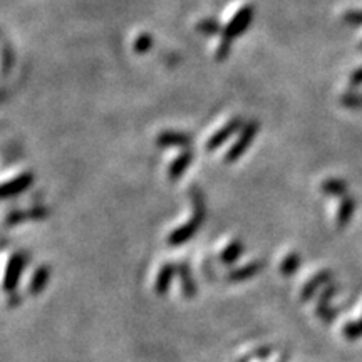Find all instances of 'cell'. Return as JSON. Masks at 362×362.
<instances>
[{
    "instance_id": "6da1fadb",
    "label": "cell",
    "mask_w": 362,
    "mask_h": 362,
    "mask_svg": "<svg viewBox=\"0 0 362 362\" xmlns=\"http://www.w3.org/2000/svg\"><path fill=\"white\" fill-rule=\"evenodd\" d=\"M259 130H260V123L257 119H252L248 121V123H245L243 128H241L239 138H236L235 143L232 144L230 150H228L227 155H225V161H227V163H235L236 160H240L241 156L247 153L248 148H250L253 139L257 138Z\"/></svg>"
},
{
    "instance_id": "7a4b0ae2",
    "label": "cell",
    "mask_w": 362,
    "mask_h": 362,
    "mask_svg": "<svg viewBox=\"0 0 362 362\" xmlns=\"http://www.w3.org/2000/svg\"><path fill=\"white\" fill-rule=\"evenodd\" d=\"M253 20V7L252 6H243L241 9H239L235 15H233L230 22L223 27V32H221V42L232 44L236 37H240L241 34L247 32L248 27H250Z\"/></svg>"
},
{
    "instance_id": "3957f363",
    "label": "cell",
    "mask_w": 362,
    "mask_h": 362,
    "mask_svg": "<svg viewBox=\"0 0 362 362\" xmlns=\"http://www.w3.org/2000/svg\"><path fill=\"white\" fill-rule=\"evenodd\" d=\"M243 124H245L243 118H240V116H236V118H232L230 121H227V123H225L223 126H221L220 130L215 132V135H212V138L208 139L207 150L208 151L218 150V148L225 143V141H228V138H232L235 132L241 131Z\"/></svg>"
},
{
    "instance_id": "277c9868",
    "label": "cell",
    "mask_w": 362,
    "mask_h": 362,
    "mask_svg": "<svg viewBox=\"0 0 362 362\" xmlns=\"http://www.w3.org/2000/svg\"><path fill=\"white\" fill-rule=\"evenodd\" d=\"M193 138L188 132L163 131L156 136V146L160 148H190Z\"/></svg>"
},
{
    "instance_id": "5b68a950",
    "label": "cell",
    "mask_w": 362,
    "mask_h": 362,
    "mask_svg": "<svg viewBox=\"0 0 362 362\" xmlns=\"http://www.w3.org/2000/svg\"><path fill=\"white\" fill-rule=\"evenodd\" d=\"M191 161H193V151L191 150L181 151L180 155L171 161L170 168H168V175H170V180H178L180 176L184 173V170L190 166Z\"/></svg>"
},
{
    "instance_id": "8992f818",
    "label": "cell",
    "mask_w": 362,
    "mask_h": 362,
    "mask_svg": "<svg viewBox=\"0 0 362 362\" xmlns=\"http://www.w3.org/2000/svg\"><path fill=\"white\" fill-rule=\"evenodd\" d=\"M34 181V175L31 171L22 173V175L17 176V178L10 180L9 183L3 184V196H12V195H17V193L24 191L27 187H31V183Z\"/></svg>"
},
{
    "instance_id": "52a82bcc",
    "label": "cell",
    "mask_w": 362,
    "mask_h": 362,
    "mask_svg": "<svg viewBox=\"0 0 362 362\" xmlns=\"http://www.w3.org/2000/svg\"><path fill=\"white\" fill-rule=\"evenodd\" d=\"M196 31L201 32V34H205V35H216V34H221V32H223V27H221V24L216 19L208 17V19L200 20V22L196 24Z\"/></svg>"
},
{
    "instance_id": "ba28073f",
    "label": "cell",
    "mask_w": 362,
    "mask_h": 362,
    "mask_svg": "<svg viewBox=\"0 0 362 362\" xmlns=\"http://www.w3.org/2000/svg\"><path fill=\"white\" fill-rule=\"evenodd\" d=\"M132 49H135L136 54H146L148 51L153 49V35L148 34V32L139 34L135 44H132Z\"/></svg>"
},
{
    "instance_id": "9c48e42d",
    "label": "cell",
    "mask_w": 362,
    "mask_h": 362,
    "mask_svg": "<svg viewBox=\"0 0 362 362\" xmlns=\"http://www.w3.org/2000/svg\"><path fill=\"white\" fill-rule=\"evenodd\" d=\"M341 103L349 110H362V94L354 91H345L341 96Z\"/></svg>"
},
{
    "instance_id": "30bf717a",
    "label": "cell",
    "mask_w": 362,
    "mask_h": 362,
    "mask_svg": "<svg viewBox=\"0 0 362 362\" xmlns=\"http://www.w3.org/2000/svg\"><path fill=\"white\" fill-rule=\"evenodd\" d=\"M322 190H324L325 193H329V195H344L345 190V183L342 180H336V178H331L325 181L324 184H322Z\"/></svg>"
},
{
    "instance_id": "8fae6325",
    "label": "cell",
    "mask_w": 362,
    "mask_h": 362,
    "mask_svg": "<svg viewBox=\"0 0 362 362\" xmlns=\"http://www.w3.org/2000/svg\"><path fill=\"white\" fill-rule=\"evenodd\" d=\"M354 212V200L352 198H345L342 201L341 210H339V223H345V221L351 220V215Z\"/></svg>"
},
{
    "instance_id": "7c38bea8",
    "label": "cell",
    "mask_w": 362,
    "mask_h": 362,
    "mask_svg": "<svg viewBox=\"0 0 362 362\" xmlns=\"http://www.w3.org/2000/svg\"><path fill=\"white\" fill-rule=\"evenodd\" d=\"M344 22L351 26H362V10H349L344 14Z\"/></svg>"
},
{
    "instance_id": "4fadbf2b",
    "label": "cell",
    "mask_w": 362,
    "mask_h": 362,
    "mask_svg": "<svg viewBox=\"0 0 362 362\" xmlns=\"http://www.w3.org/2000/svg\"><path fill=\"white\" fill-rule=\"evenodd\" d=\"M230 49H232V44L221 42V40H220L218 47H216V54H215L216 60H220V62H223V60H227L228 55H230Z\"/></svg>"
},
{
    "instance_id": "5bb4252c",
    "label": "cell",
    "mask_w": 362,
    "mask_h": 362,
    "mask_svg": "<svg viewBox=\"0 0 362 362\" xmlns=\"http://www.w3.org/2000/svg\"><path fill=\"white\" fill-rule=\"evenodd\" d=\"M349 84H351V87L362 86V66L352 72L351 78H349Z\"/></svg>"
},
{
    "instance_id": "9a60e30c",
    "label": "cell",
    "mask_w": 362,
    "mask_h": 362,
    "mask_svg": "<svg viewBox=\"0 0 362 362\" xmlns=\"http://www.w3.org/2000/svg\"><path fill=\"white\" fill-rule=\"evenodd\" d=\"M361 49H362V42H361Z\"/></svg>"
}]
</instances>
